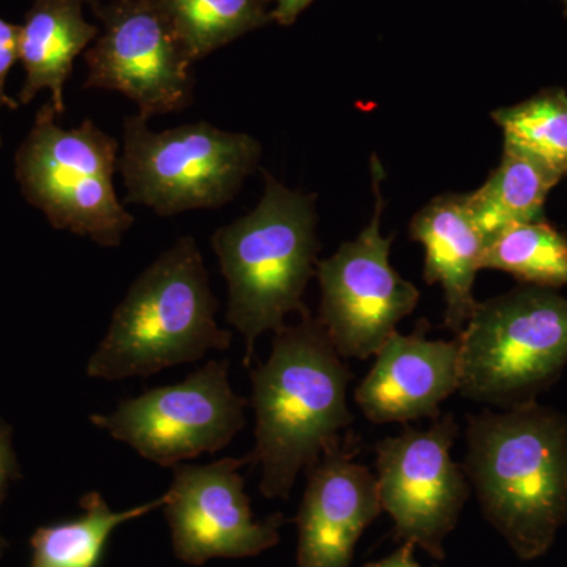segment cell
Returning <instances> with one entry per match:
<instances>
[{"label": "cell", "instance_id": "obj_3", "mask_svg": "<svg viewBox=\"0 0 567 567\" xmlns=\"http://www.w3.org/2000/svg\"><path fill=\"white\" fill-rule=\"evenodd\" d=\"M264 181L257 207L212 237L229 287L226 319L246 341L245 365L260 334L284 330L292 312H311L303 295L319 262L316 194L287 188L267 171Z\"/></svg>", "mask_w": 567, "mask_h": 567}, {"label": "cell", "instance_id": "obj_29", "mask_svg": "<svg viewBox=\"0 0 567 567\" xmlns=\"http://www.w3.org/2000/svg\"><path fill=\"white\" fill-rule=\"evenodd\" d=\"M270 2H271V0H270Z\"/></svg>", "mask_w": 567, "mask_h": 567}, {"label": "cell", "instance_id": "obj_5", "mask_svg": "<svg viewBox=\"0 0 567 567\" xmlns=\"http://www.w3.org/2000/svg\"><path fill=\"white\" fill-rule=\"evenodd\" d=\"M461 390L498 409L533 404L567 365V298L520 287L477 303L457 336Z\"/></svg>", "mask_w": 567, "mask_h": 567}, {"label": "cell", "instance_id": "obj_4", "mask_svg": "<svg viewBox=\"0 0 567 567\" xmlns=\"http://www.w3.org/2000/svg\"><path fill=\"white\" fill-rule=\"evenodd\" d=\"M464 470L518 546H543L567 513V417L533 404L468 416Z\"/></svg>", "mask_w": 567, "mask_h": 567}, {"label": "cell", "instance_id": "obj_28", "mask_svg": "<svg viewBox=\"0 0 567 567\" xmlns=\"http://www.w3.org/2000/svg\"><path fill=\"white\" fill-rule=\"evenodd\" d=\"M567 2V0H565V3Z\"/></svg>", "mask_w": 567, "mask_h": 567}, {"label": "cell", "instance_id": "obj_9", "mask_svg": "<svg viewBox=\"0 0 567 567\" xmlns=\"http://www.w3.org/2000/svg\"><path fill=\"white\" fill-rule=\"evenodd\" d=\"M246 405L230 385L229 361L212 360L177 385L152 388L89 420L153 464L174 468L229 446L245 427Z\"/></svg>", "mask_w": 567, "mask_h": 567}, {"label": "cell", "instance_id": "obj_22", "mask_svg": "<svg viewBox=\"0 0 567 567\" xmlns=\"http://www.w3.org/2000/svg\"><path fill=\"white\" fill-rule=\"evenodd\" d=\"M18 43H20V25L0 18V114L3 107L18 110V100L10 99L6 92L7 78L14 63L18 62ZM0 147H2V133H0Z\"/></svg>", "mask_w": 567, "mask_h": 567}, {"label": "cell", "instance_id": "obj_18", "mask_svg": "<svg viewBox=\"0 0 567 567\" xmlns=\"http://www.w3.org/2000/svg\"><path fill=\"white\" fill-rule=\"evenodd\" d=\"M80 505V517L35 529L29 567H99L115 529L163 507L164 495L132 509L112 511L100 492H89Z\"/></svg>", "mask_w": 567, "mask_h": 567}, {"label": "cell", "instance_id": "obj_7", "mask_svg": "<svg viewBox=\"0 0 567 567\" xmlns=\"http://www.w3.org/2000/svg\"><path fill=\"white\" fill-rule=\"evenodd\" d=\"M260 155L259 141L249 134L208 122L153 132L137 112L123 123L118 171L128 203L173 216L230 203L259 166Z\"/></svg>", "mask_w": 567, "mask_h": 567}, {"label": "cell", "instance_id": "obj_2", "mask_svg": "<svg viewBox=\"0 0 567 567\" xmlns=\"http://www.w3.org/2000/svg\"><path fill=\"white\" fill-rule=\"evenodd\" d=\"M218 309L199 246L178 238L134 279L85 372L110 382L145 379L223 352L233 333L216 322Z\"/></svg>", "mask_w": 567, "mask_h": 567}, {"label": "cell", "instance_id": "obj_1", "mask_svg": "<svg viewBox=\"0 0 567 567\" xmlns=\"http://www.w3.org/2000/svg\"><path fill=\"white\" fill-rule=\"evenodd\" d=\"M249 377L256 446L246 456L262 468L260 494L287 498L301 470L353 424L347 404L352 371L308 312L275 333L270 357Z\"/></svg>", "mask_w": 567, "mask_h": 567}, {"label": "cell", "instance_id": "obj_23", "mask_svg": "<svg viewBox=\"0 0 567 567\" xmlns=\"http://www.w3.org/2000/svg\"><path fill=\"white\" fill-rule=\"evenodd\" d=\"M20 476V464H18L17 453L13 450L10 425L0 417V505L9 492L10 484ZM7 547H9V543L0 536V557Z\"/></svg>", "mask_w": 567, "mask_h": 567}, {"label": "cell", "instance_id": "obj_25", "mask_svg": "<svg viewBox=\"0 0 567 567\" xmlns=\"http://www.w3.org/2000/svg\"><path fill=\"white\" fill-rule=\"evenodd\" d=\"M365 567H421L413 558L412 546L399 548L395 554L382 559V561L372 563Z\"/></svg>", "mask_w": 567, "mask_h": 567}, {"label": "cell", "instance_id": "obj_6", "mask_svg": "<svg viewBox=\"0 0 567 567\" xmlns=\"http://www.w3.org/2000/svg\"><path fill=\"white\" fill-rule=\"evenodd\" d=\"M51 103L35 115L31 132L14 155V175L22 196L52 227L117 248L134 218L114 186L118 141L87 118L62 128Z\"/></svg>", "mask_w": 567, "mask_h": 567}, {"label": "cell", "instance_id": "obj_17", "mask_svg": "<svg viewBox=\"0 0 567 567\" xmlns=\"http://www.w3.org/2000/svg\"><path fill=\"white\" fill-rule=\"evenodd\" d=\"M559 182L535 159L505 147L502 162L486 183L476 192L464 194L466 210L491 244L518 224L544 216L548 193Z\"/></svg>", "mask_w": 567, "mask_h": 567}, {"label": "cell", "instance_id": "obj_13", "mask_svg": "<svg viewBox=\"0 0 567 567\" xmlns=\"http://www.w3.org/2000/svg\"><path fill=\"white\" fill-rule=\"evenodd\" d=\"M352 435L324 447L309 466L297 516L298 567H349L358 539L382 511L377 477L353 461Z\"/></svg>", "mask_w": 567, "mask_h": 567}, {"label": "cell", "instance_id": "obj_16", "mask_svg": "<svg viewBox=\"0 0 567 567\" xmlns=\"http://www.w3.org/2000/svg\"><path fill=\"white\" fill-rule=\"evenodd\" d=\"M81 0H35L20 25L18 62L25 71L18 103L51 92L59 117L65 114V84L78 55L89 50L99 28L84 18Z\"/></svg>", "mask_w": 567, "mask_h": 567}, {"label": "cell", "instance_id": "obj_8", "mask_svg": "<svg viewBox=\"0 0 567 567\" xmlns=\"http://www.w3.org/2000/svg\"><path fill=\"white\" fill-rule=\"evenodd\" d=\"M375 210L371 223L352 241L339 246L328 259L317 262L319 320L334 349L344 360L375 357L398 324L415 311L420 290L406 281L390 262L393 237L380 233L383 205L380 183L382 164L372 156Z\"/></svg>", "mask_w": 567, "mask_h": 567}, {"label": "cell", "instance_id": "obj_24", "mask_svg": "<svg viewBox=\"0 0 567 567\" xmlns=\"http://www.w3.org/2000/svg\"><path fill=\"white\" fill-rule=\"evenodd\" d=\"M312 2L315 0H271V20L281 25H292Z\"/></svg>", "mask_w": 567, "mask_h": 567}, {"label": "cell", "instance_id": "obj_12", "mask_svg": "<svg viewBox=\"0 0 567 567\" xmlns=\"http://www.w3.org/2000/svg\"><path fill=\"white\" fill-rule=\"evenodd\" d=\"M246 465L248 456L174 466L163 509L181 561L203 566L216 558L256 557L279 543L281 514L265 522L252 516L240 475Z\"/></svg>", "mask_w": 567, "mask_h": 567}, {"label": "cell", "instance_id": "obj_20", "mask_svg": "<svg viewBox=\"0 0 567 567\" xmlns=\"http://www.w3.org/2000/svg\"><path fill=\"white\" fill-rule=\"evenodd\" d=\"M492 118L505 136V147L535 159L557 175H567V93L546 89L525 102L499 107Z\"/></svg>", "mask_w": 567, "mask_h": 567}, {"label": "cell", "instance_id": "obj_14", "mask_svg": "<svg viewBox=\"0 0 567 567\" xmlns=\"http://www.w3.org/2000/svg\"><path fill=\"white\" fill-rule=\"evenodd\" d=\"M420 320L410 334L399 331L375 353V363L354 390V402L375 424L436 420L440 405L461 390V344L429 339Z\"/></svg>", "mask_w": 567, "mask_h": 567}, {"label": "cell", "instance_id": "obj_21", "mask_svg": "<svg viewBox=\"0 0 567 567\" xmlns=\"http://www.w3.org/2000/svg\"><path fill=\"white\" fill-rule=\"evenodd\" d=\"M175 31L194 62L264 28L271 20L270 0H162Z\"/></svg>", "mask_w": 567, "mask_h": 567}, {"label": "cell", "instance_id": "obj_19", "mask_svg": "<svg viewBox=\"0 0 567 567\" xmlns=\"http://www.w3.org/2000/svg\"><path fill=\"white\" fill-rule=\"evenodd\" d=\"M499 270L527 286L567 287V235L546 216L518 224L488 244L481 270Z\"/></svg>", "mask_w": 567, "mask_h": 567}, {"label": "cell", "instance_id": "obj_27", "mask_svg": "<svg viewBox=\"0 0 567 567\" xmlns=\"http://www.w3.org/2000/svg\"><path fill=\"white\" fill-rule=\"evenodd\" d=\"M566 11H567V2H566Z\"/></svg>", "mask_w": 567, "mask_h": 567}, {"label": "cell", "instance_id": "obj_10", "mask_svg": "<svg viewBox=\"0 0 567 567\" xmlns=\"http://www.w3.org/2000/svg\"><path fill=\"white\" fill-rule=\"evenodd\" d=\"M93 11L103 31L85 51L84 87L121 92L147 118L193 103L194 59L162 0H114Z\"/></svg>", "mask_w": 567, "mask_h": 567}, {"label": "cell", "instance_id": "obj_11", "mask_svg": "<svg viewBox=\"0 0 567 567\" xmlns=\"http://www.w3.org/2000/svg\"><path fill=\"white\" fill-rule=\"evenodd\" d=\"M458 424L440 416L431 427H405L375 445L377 487L382 509L399 535L435 551L456 524L472 484L451 457Z\"/></svg>", "mask_w": 567, "mask_h": 567}, {"label": "cell", "instance_id": "obj_15", "mask_svg": "<svg viewBox=\"0 0 567 567\" xmlns=\"http://www.w3.org/2000/svg\"><path fill=\"white\" fill-rule=\"evenodd\" d=\"M410 237L424 246V281L445 295V327L458 336L476 311L473 295L487 240L466 210L464 194H443L410 223Z\"/></svg>", "mask_w": 567, "mask_h": 567}, {"label": "cell", "instance_id": "obj_26", "mask_svg": "<svg viewBox=\"0 0 567 567\" xmlns=\"http://www.w3.org/2000/svg\"><path fill=\"white\" fill-rule=\"evenodd\" d=\"M82 3H91L92 7L103 6V3L114 2V0H81Z\"/></svg>", "mask_w": 567, "mask_h": 567}]
</instances>
